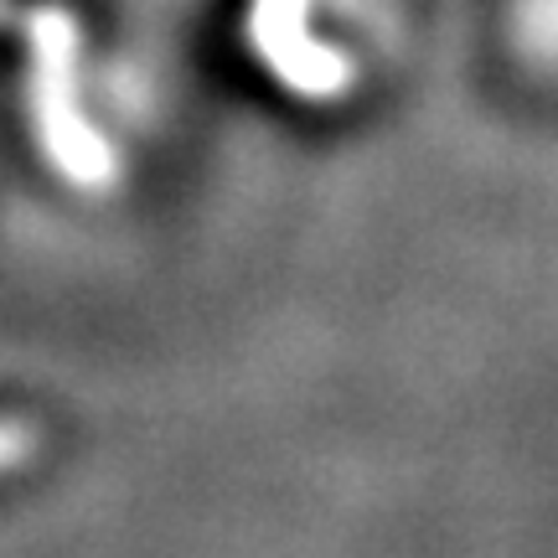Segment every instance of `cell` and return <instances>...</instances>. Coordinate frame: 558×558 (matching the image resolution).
<instances>
[{
  "mask_svg": "<svg viewBox=\"0 0 558 558\" xmlns=\"http://www.w3.org/2000/svg\"><path fill=\"white\" fill-rule=\"evenodd\" d=\"M37 439H41V429L32 424V418H16V414L0 418V471L21 465V460L37 450Z\"/></svg>",
  "mask_w": 558,
  "mask_h": 558,
  "instance_id": "cell-1",
  "label": "cell"
}]
</instances>
